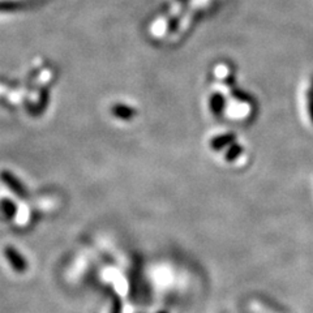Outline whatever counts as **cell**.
I'll use <instances>...</instances> for the list:
<instances>
[{"instance_id": "cell-1", "label": "cell", "mask_w": 313, "mask_h": 313, "mask_svg": "<svg viewBox=\"0 0 313 313\" xmlns=\"http://www.w3.org/2000/svg\"><path fill=\"white\" fill-rule=\"evenodd\" d=\"M0 179L3 180V183L6 184L7 187H8L12 192L16 193L17 196H21V197H26V196H28V191H26L23 181L18 180L17 176H15L12 173L3 171L2 175H0Z\"/></svg>"}, {"instance_id": "cell-2", "label": "cell", "mask_w": 313, "mask_h": 313, "mask_svg": "<svg viewBox=\"0 0 313 313\" xmlns=\"http://www.w3.org/2000/svg\"><path fill=\"white\" fill-rule=\"evenodd\" d=\"M6 256L7 259L9 260V264L15 267L16 270H25L26 269V261L24 259V256L21 253L17 252V249H15L13 247H7L6 248Z\"/></svg>"}]
</instances>
